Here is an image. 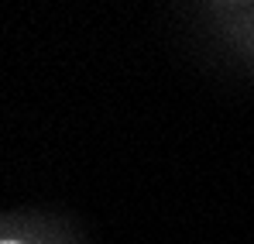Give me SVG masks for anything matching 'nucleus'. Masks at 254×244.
Returning a JSON list of instances; mask_svg holds the SVG:
<instances>
[{"label": "nucleus", "instance_id": "nucleus-1", "mask_svg": "<svg viewBox=\"0 0 254 244\" xmlns=\"http://www.w3.org/2000/svg\"><path fill=\"white\" fill-rule=\"evenodd\" d=\"M0 244H17V241H0Z\"/></svg>", "mask_w": 254, "mask_h": 244}]
</instances>
